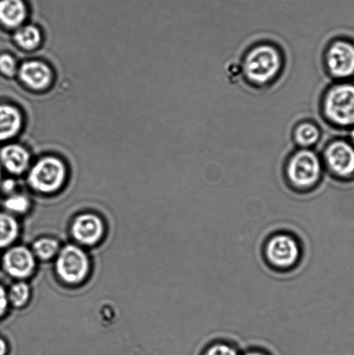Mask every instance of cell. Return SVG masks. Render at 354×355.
<instances>
[{
    "instance_id": "6da1fadb",
    "label": "cell",
    "mask_w": 354,
    "mask_h": 355,
    "mask_svg": "<svg viewBox=\"0 0 354 355\" xmlns=\"http://www.w3.org/2000/svg\"><path fill=\"white\" fill-rule=\"evenodd\" d=\"M281 67L282 58L278 51L269 44H262L249 51L244 62V71L249 81L263 85L276 78Z\"/></svg>"
},
{
    "instance_id": "7a4b0ae2",
    "label": "cell",
    "mask_w": 354,
    "mask_h": 355,
    "mask_svg": "<svg viewBox=\"0 0 354 355\" xmlns=\"http://www.w3.org/2000/svg\"><path fill=\"white\" fill-rule=\"evenodd\" d=\"M287 178L294 188L308 190L319 182L321 176L320 159L310 150L296 153L287 163Z\"/></svg>"
},
{
    "instance_id": "3957f363",
    "label": "cell",
    "mask_w": 354,
    "mask_h": 355,
    "mask_svg": "<svg viewBox=\"0 0 354 355\" xmlns=\"http://www.w3.org/2000/svg\"><path fill=\"white\" fill-rule=\"evenodd\" d=\"M326 116L339 126L354 124V85L343 83L328 90L324 100Z\"/></svg>"
},
{
    "instance_id": "277c9868",
    "label": "cell",
    "mask_w": 354,
    "mask_h": 355,
    "mask_svg": "<svg viewBox=\"0 0 354 355\" xmlns=\"http://www.w3.org/2000/svg\"><path fill=\"white\" fill-rule=\"evenodd\" d=\"M66 178V168L60 159L45 157L38 161L30 169L28 183L38 193H53L60 189Z\"/></svg>"
},
{
    "instance_id": "5b68a950",
    "label": "cell",
    "mask_w": 354,
    "mask_h": 355,
    "mask_svg": "<svg viewBox=\"0 0 354 355\" xmlns=\"http://www.w3.org/2000/svg\"><path fill=\"white\" fill-rule=\"evenodd\" d=\"M89 267V257L79 246L68 245L59 250L55 271L64 283L71 285L82 283L88 276Z\"/></svg>"
},
{
    "instance_id": "8992f818",
    "label": "cell",
    "mask_w": 354,
    "mask_h": 355,
    "mask_svg": "<svg viewBox=\"0 0 354 355\" xmlns=\"http://www.w3.org/2000/svg\"><path fill=\"white\" fill-rule=\"evenodd\" d=\"M266 260L275 269L290 270L299 262L301 248L293 236L279 233L272 236L266 243Z\"/></svg>"
},
{
    "instance_id": "52a82bcc",
    "label": "cell",
    "mask_w": 354,
    "mask_h": 355,
    "mask_svg": "<svg viewBox=\"0 0 354 355\" xmlns=\"http://www.w3.org/2000/svg\"><path fill=\"white\" fill-rule=\"evenodd\" d=\"M326 62L335 78H346L354 74V46L346 41H336L329 47Z\"/></svg>"
},
{
    "instance_id": "ba28073f",
    "label": "cell",
    "mask_w": 354,
    "mask_h": 355,
    "mask_svg": "<svg viewBox=\"0 0 354 355\" xmlns=\"http://www.w3.org/2000/svg\"><path fill=\"white\" fill-rule=\"evenodd\" d=\"M325 161L335 175L348 178L354 173V148L348 142L337 141L328 146Z\"/></svg>"
},
{
    "instance_id": "9c48e42d",
    "label": "cell",
    "mask_w": 354,
    "mask_h": 355,
    "mask_svg": "<svg viewBox=\"0 0 354 355\" xmlns=\"http://www.w3.org/2000/svg\"><path fill=\"white\" fill-rule=\"evenodd\" d=\"M2 263L6 272L17 279L30 277L36 267L33 250L19 245L7 250L3 257Z\"/></svg>"
},
{
    "instance_id": "30bf717a",
    "label": "cell",
    "mask_w": 354,
    "mask_h": 355,
    "mask_svg": "<svg viewBox=\"0 0 354 355\" xmlns=\"http://www.w3.org/2000/svg\"><path fill=\"white\" fill-rule=\"evenodd\" d=\"M105 232L102 218L96 214L78 216L71 225L73 238L83 245H94L102 239Z\"/></svg>"
},
{
    "instance_id": "8fae6325",
    "label": "cell",
    "mask_w": 354,
    "mask_h": 355,
    "mask_svg": "<svg viewBox=\"0 0 354 355\" xmlns=\"http://www.w3.org/2000/svg\"><path fill=\"white\" fill-rule=\"evenodd\" d=\"M19 76L21 81L31 89L43 90L50 85L52 72L44 62L30 61L21 65Z\"/></svg>"
},
{
    "instance_id": "7c38bea8",
    "label": "cell",
    "mask_w": 354,
    "mask_h": 355,
    "mask_svg": "<svg viewBox=\"0 0 354 355\" xmlns=\"http://www.w3.org/2000/svg\"><path fill=\"white\" fill-rule=\"evenodd\" d=\"M0 161L7 171L19 175L29 166L30 155L22 146L8 145L0 151Z\"/></svg>"
},
{
    "instance_id": "4fadbf2b",
    "label": "cell",
    "mask_w": 354,
    "mask_h": 355,
    "mask_svg": "<svg viewBox=\"0 0 354 355\" xmlns=\"http://www.w3.org/2000/svg\"><path fill=\"white\" fill-rule=\"evenodd\" d=\"M28 15L24 0H0V22L8 28L22 26Z\"/></svg>"
},
{
    "instance_id": "5bb4252c",
    "label": "cell",
    "mask_w": 354,
    "mask_h": 355,
    "mask_svg": "<svg viewBox=\"0 0 354 355\" xmlns=\"http://www.w3.org/2000/svg\"><path fill=\"white\" fill-rule=\"evenodd\" d=\"M19 110L10 105H0V141L15 137L22 128Z\"/></svg>"
},
{
    "instance_id": "9a60e30c",
    "label": "cell",
    "mask_w": 354,
    "mask_h": 355,
    "mask_svg": "<svg viewBox=\"0 0 354 355\" xmlns=\"http://www.w3.org/2000/svg\"><path fill=\"white\" fill-rule=\"evenodd\" d=\"M19 234V225L12 215L0 212V248L12 245Z\"/></svg>"
},
{
    "instance_id": "2e32d148",
    "label": "cell",
    "mask_w": 354,
    "mask_h": 355,
    "mask_svg": "<svg viewBox=\"0 0 354 355\" xmlns=\"http://www.w3.org/2000/svg\"><path fill=\"white\" fill-rule=\"evenodd\" d=\"M14 40L17 45L24 50L33 51L39 46L41 44V31L34 26L21 27L14 35Z\"/></svg>"
},
{
    "instance_id": "e0dca14e",
    "label": "cell",
    "mask_w": 354,
    "mask_h": 355,
    "mask_svg": "<svg viewBox=\"0 0 354 355\" xmlns=\"http://www.w3.org/2000/svg\"><path fill=\"white\" fill-rule=\"evenodd\" d=\"M60 250V245L57 239L52 238H41L34 242L33 252L35 257L41 260H50L57 256Z\"/></svg>"
},
{
    "instance_id": "ac0fdd59",
    "label": "cell",
    "mask_w": 354,
    "mask_h": 355,
    "mask_svg": "<svg viewBox=\"0 0 354 355\" xmlns=\"http://www.w3.org/2000/svg\"><path fill=\"white\" fill-rule=\"evenodd\" d=\"M319 138H320V130L313 123H301L294 131V139L301 147H311L317 144Z\"/></svg>"
},
{
    "instance_id": "d6986e66",
    "label": "cell",
    "mask_w": 354,
    "mask_h": 355,
    "mask_svg": "<svg viewBox=\"0 0 354 355\" xmlns=\"http://www.w3.org/2000/svg\"><path fill=\"white\" fill-rule=\"evenodd\" d=\"M8 300L14 307L22 308L30 300V288L29 285L24 282H17L10 288Z\"/></svg>"
},
{
    "instance_id": "ffe728a7",
    "label": "cell",
    "mask_w": 354,
    "mask_h": 355,
    "mask_svg": "<svg viewBox=\"0 0 354 355\" xmlns=\"http://www.w3.org/2000/svg\"><path fill=\"white\" fill-rule=\"evenodd\" d=\"M7 211L16 214H23L29 210L30 200L22 194H12L3 203Z\"/></svg>"
},
{
    "instance_id": "44dd1931",
    "label": "cell",
    "mask_w": 354,
    "mask_h": 355,
    "mask_svg": "<svg viewBox=\"0 0 354 355\" xmlns=\"http://www.w3.org/2000/svg\"><path fill=\"white\" fill-rule=\"evenodd\" d=\"M202 355H240L234 346L227 343H215L204 351Z\"/></svg>"
},
{
    "instance_id": "7402d4cb",
    "label": "cell",
    "mask_w": 354,
    "mask_h": 355,
    "mask_svg": "<svg viewBox=\"0 0 354 355\" xmlns=\"http://www.w3.org/2000/svg\"><path fill=\"white\" fill-rule=\"evenodd\" d=\"M0 71L7 76H13L17 72V62L12 55H0Z\"/></svg>"
},
{
    "instance_id": "603a6c76",
    "label": "cell",
    "mask_w": 354,
    "mask_h": 355,
    "mask_svg": "<svg viewBox=\"0 0 354 355\" xmlns=\"http://www.w3.org/2000/svg\"><path fill=\"white\" fill-rule=\"evenodd\" d=\"M8 295L5 288L0 284V318L5 314L7 308H8Z\"/></svg>"
},
{
    "instance_id": "cb8c5ba5",
    "label": "cell",
    "mask_w": 354,
    "mask_h": 355,
    "mask_svg": "<svg viewBox=\"0 0 354 355\" xmlns=\"http://www.w3.org/2000/svg\"><path fill=\"white\" fill-rule=\"evenodd\" d=\"M8 351V344H7L5 339L0 337V355H7Z\"/></svg>"
},
{
    "instance_id": "d4e9b609",
    "label": "cell",
    "mask_w": 354,
    "mask_h": 355,
    "mask_svg": "<svg viewBox=\"0 0 354 355\" xmlns=\"http://www.w3.org/2000/svg\"><path fill=\"white\" fill-rule=\"evenodd\" d=\"M14 187H15V184H14L12 180H7L2 184V189L6 193H10V191L13 190Z\"/></svg>"
},
{
    "instance_id": "484cf974",
    "label": "cell",
    "mask_w": 354,
    "mask_h": 355,
    "mask_svg": "<svg viewBox=\"0 0 354 355\" xmlns=\"http://www.w3.org/2000/svg\"><path fill=\"white\" fill-rule=\"evenodd\" d=\"M242 355H269L266 353L263 352V351L261 350H249L247 352L245 353Z\"/></svg>"
},
{
    "instance_id": "4316f807",
    "label": "cell",
    "mask_w": 354,
    "mask_h": 355,
    "mask_svg": "<svg viewBox=\"0 0 354 355\" xmlns=\"http://www.w3.org/2000/svg\"><path fill=\"white\" fill-rule=\"evenodd\" d=\"M352 139H353V144H354V128H353V130L352 132Z\"/></svg>"
},
{
    "instance_id": "83f0119b",
    "label": "cell",
    "mask_w": 354,
    "mask_h": 355,
    "mask_svg": "<svg viewBox=\"0 0 354 355\" xmlns=\"http://www.w3.org/2000/svg\"><path fill=\"white\" fill-rule=\"evenodd\" d=\"M1 178H2L1 170H0V184H1Z\"/></svg>"
}]
</instances>
